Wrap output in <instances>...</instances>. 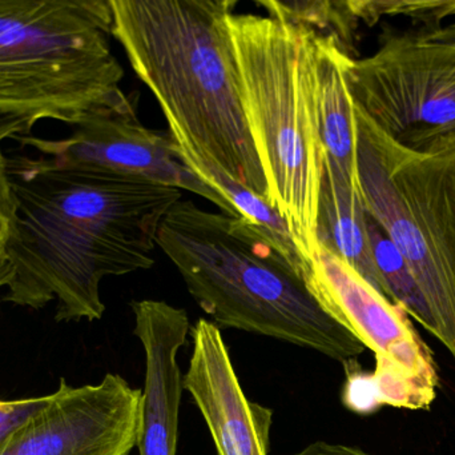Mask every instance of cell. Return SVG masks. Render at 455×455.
I'll return each mask as SVG.
<instances>
[{
    "label": "cell",
    "mask_w": 455,
    "mask_h": 455,
    "mask_svg": "<svg viewBox=\"0 0 455 455\" xmlns=\"http://www.w3.org/2000/svg\"><path fill=\"white\" fill-rule=\"evenodd\" d=\"M256 4L264 7L272 18L307 27L318 37H331L349 53L347 48L352 45L353 31L358 21L349 2L259 0Z\"/></svg>",
    "instance_id": "17"
},
{
    "label": "cell",
    "mask_w": 455,
    "mask_h": 455,
    "mask_svg": "<svg viewBox=\"0 0 455 455\" xmlns=\"http://www.w3.org/2000/svg\"><path fill=\"white\" fill-rule=\"evenodd\" d=\"M59 165L103 168L175 187L210 200L228 215L241 216L220 192L205 184L184 163L170 133L149 130L138 115L96 118L77 126L64 139H44L31 134L13 138Z\"/></svg>",
    "instance_id": "9"
},
{
    "label": "cell",
    "mask_w": 455,
    "mask_h": 455,
    "mask_svg": "<svg viewBox=\"0 0 455 455\" xmlns=\"http://www.w3.org/2000/svg\"><path fill=\"white\" fill-rule=\"evenodd\" d=\"M347 82L355 106L405 146L455 127V48L389 35L373 55L347 59Z\"/></svg>",
    "instance_id": "7"
},
{
    "label": "cell",
    "mask_w": 455,
    "mask_h": 455,
    "mask_svg": "<svg viewBox=\"0 0 455 455\" xmlns=\"http://www.w3.org/2000/svg\"><path fill=\"white\" fill-rule=\"evenodd\" d=\"M291 455H373L363 451L357 446L347 443H328V441H315L302 448L301 451Z\"/></svg>",
    "instance_id": "21"
},
{
    "label": "cell",
    "mask_w": 455,
    "mask_h": 455,
    "mask_svg": "<svg viewBox=\"0 0 455 455\" xmlns=\"http://www.w3.org/2000/svg\"><path fill=\"white\" fill-rule=\"evenodd\" d=\"M7 170L16 222L3 299L35 310L55 301L59 322L101 320V282L154 266L160 224L183 198L175 187L47 157H10Z\"/></svg>",
    "instance_id": "1"
},
{
    "label": "cell",
    "mask_w": 455,
    "mask_h": 455,
    "mask_svg": "<svg viewBox=\"0 0 455 455\" xmlns=\"http://www.w3.org/2000/svg\"><path fill=\"white\" fill-rule=\"evenodd\" d=\"M417 35L427 42L455 48V21L446 26L433 27V28L429 27L425 31L417 32Z\"/></svg>",
    "instance_id": "23"
},
{
    "label": "cell",
    "mask_w": 455,
    "mask_h": 455,
    "mask_svg": "<svg viewBox=\"0 0 455 455\" xmlns=\"http://www.w3.org/2000/svg\"><path fill=\"white\" fill-rule=\"evenodd\" d=\"M449 151H455V146L453 147V149L449 150Z\"/></svg>",
    "instance_id": "25"
},
{
    "label": "cell",
    "mask_w": 455,
    "mask_h": 455,
    "mask_svg": "<svg viewBox=\"0 0 455 455\" xmlns=\"http://www.w3.org/2000/svg\"><path fill=\"white\" fill-rule=\"evenodd\" d=\"M305 282L320 304L376 357V370H395L437 392V363L409 315L320 245Z\"/></svg>",
    "instance_id": "10"
},
{
    "label": "cell",
    "mask_w": 455,
    "mask_h": 455,
    "mask_svg": "<svg viewBox=\"0 0 455 455\" xmlns=\"http://www.w3.org/2000/svg\"><path fill=\"white\" fill-rule=\"evenodd\" d=\"M133 334L144 352L143 409L139 455H178L183 371L179 353L191 331L188 313L164 301L131 304Z\"/></svg>",
    "instance_id": "12"
},
{
    "label": "cell",
    "mask_w": 455,
    "mask_h": 455,
    "mask_svg": "<svg viewBox=\"0 0 455 455\" xmlns=\"http://www.w3.org/2000/svg\"><path fill=\"white\" fill-rule=\"evenodd\" d=\"M48 395L23 400H0V443L47 403Z\"/></svg>",
    "instance_id": "19"
},
{
    "label": "cell",
    "mask_w": 455,
    "mask_h": 455,
    "mask_svg": "<svg viewBox=\"0 0 455 455\" xmlns=\"http://www.w3.org/2000/svg\"><path fill=\"white\" fill-rule=\"evenodd\" d=\"M8 278H10V269L0 272V288H5V285H7L8 282Z\"/></svg>",
    "instance_id": "24"
},
{
    "label": "cell",
    "mask_w": 455,
    "mask_h": 455,
    "mask_svg": "<svg viewBox=\"0 0 455 455\" xmlns=\"http://www.w3.org/2000/svg\"><path fill=\"white\" fill-rule=\"evenodd\" d=\"M141 409L143 390L119 374L83 386L61 378L47 403L0 443V455H130Z\"/></svg>",
    "instance_id": "8"
},
{
    "label": "cell",
    "mask_w": 455,
    "mask_h": 455,
    "mask_svg": "<svg viewBox=\"0 0 455 455\" xmlns=\"http://www.w3.org/2000/svg\"><path fill=\"white\" fill-rule=\"evenodd\" d=\"M357 13L360 20L376 23L382 16L403 15L414 20L427 21L433 27L440 26L441 20L455 15V2H365L358 0Z\"/></svg>",
    "instance_id": "18"
},
{
    "label": "cell",
    "mask_w": 455,
    "mask_h": 455,
    "mask_svg": "<svg viewBox=\"0 0 455 455\" xmlns=\"http://www.w3.org/2000/svg\"><path fill=\"white\" fill-rule=\"evenodd\" d=\"M317 238L321 246L387 297L371 254L361 191L326 157L318 200Z\"/></svg>",
    "instance_id": "14"
},
{
    "label": "cell",
    "mask_w": 455,
    "mask_h": 455,
    "mask_svg": "<svg viewBox=\"0 0 455 455\" xmlns=\"http://www.w3.org/2000/svg\"><path fill=\"white\" fill-rule=\"evenodd\" d=\"M235 0H109L111 35L156 99L181 157L267 198L229 34Z\"/></svg>",
    "instance_id": "2"
},
{
    "label": "cell",
    "mask_w": 455,
    "mask_h": 455,
    "mask_svg": "<svg viewBox=\"0 0 455 455\" xmlns=\"http://www.w3.org/2000/svg\"><path fill=\"white\" fill-rule=\"evenodd\" d=\"M32 125L29 120L23 118L8 117L0 115V143L5 139H13L23 134H31Z\"/></svg>",
    "instance_id": "22"
},
{
    "label": "cell",
    "mask_w": 455,
    "mask_h": 455,
    "mask_svg": "<svg viewBox=\"0 0 455 455\" xmlns=\"http://www.w3.org/2000/svg\"><path fill=\"white\" fill-rule=\"evenodd\" d=\"M16 222V202L8 178L7 157L0 146V242H7Z\"/></svg>",
    "instance_id": "20"
},
{
    "label": "cell",
    "mask_w": 455,
    "mask_h": 455,
    "mask_svg": "<svg viewBox=\"0 0 455 455\" xmlns=\"http://www.w3.org/2000/svg\"><path fill=\"white\" fill-rule=\"evenodd\" d=\"M229 34L267 202L288 224L307 270L320 248L318 200L325 160L313 88L315 32L272 16L233 13Z\"/></svg>",
    "instance_id": "4"
},
{
    "label": "cell",
    "mask_w": 455,
    "mask_h": 455,
    "mask_svg": "<svg viewBox=\"0 0 455 455\" xmlns=\"http://www.w3.org/2000/svg\"><path fill=\"white\" fill-rule=\"evenodd\" d=\"M192 353L184 392L199 409L218 455H269L273 410L246 397L220 329L200 318L191 326Z\"/></svg>",
    "instance_id": "11"
},
{
    "label": "cell",
    "mask_w": 455,
    "mask_h": 455,
    "mask_svg": "<svg viewBox=\"0 0 455 455\" xmlns=\"http://www.w3.org/2000/svg\"><path fill=\"white\" fill-rule=\"evenodd\" d=\"M109 0H0V115L77 126L135 114Z\"/></svg>",
    "instance_id": "5"
},
{
    "label": "cell",
    "mask_w": 455,
    "mask_h": 455,
    "mask_svg": "<svg viewBox=\"0 0 455 455\" xmlns=\"http://www.w3.org/2000/svg\"><path fill=\"white\" fill-rule=\"evenodd\" d=\"M355 117L366 213L408 262L429 306L432 334L455 360V151H417L355 106Z\"/></svg>",
    "instance_id": "6"
},
{
    "label": "cell",
    "mask_w": 455,
    "mask_h": 455,
    "mask_svg": "<svg viewBox=\"0 0 455 455\" xmlns=\"http://www.w3.org/2000/svg\"><path fill=\"white\" fill-rule=\"evenodd\" d=\"M366 227L377 272L384 283L387 299L400 306L409 317L433 333L429 306L419 290V283L401 251L381 226L366 213Z\"/></svg>",
    "instance_id": "16"
},
{
    "label": "cell",
    "mask_w": 455,
    "mask_h": 455,
    "mask_svg": "<svg viewBox=\"0 0 455 455\" xmlns=\"http://www.w3.org/2000/svg\"><path fill=\"white\" fill-rule=\"evenodd\" d=\"M157 248L219 329H233L347 365L365 352L310 290L299 270L243 216L179 200L160 224Z\"/></svg>",
    "instance_id": "3"
},
{
    "label": "cell",
    "mask_w": 455,
    "mask_h": 455,
    "mask_svg": "<svg viewBox=\"0 0 455 455\" xmlns=\"http://www.w3.org/2000/svg\"><path fill=\"white\" fill-rule=\"evenodd\" d=\"M313 45V88L321 143L325 157L360 190L355 104L347 82L350 55L331 37L315 34Z\"/></svg>",
    "instance_id": "13"
},
{
    "label": "cell",
    "mask_w": 455,
    "mask_h": 455,
    "mask_svg": "<svg viewBox=\"0 0 455 455\" xmlns=\"http://www.w3.org/2000/svg\"><path fill=\"white\" fill-rule=\"evenodd\" d=\"M181 158L205 184L212 187L229 200L237 213L246 221L251 222L264 235L265 240L272 243L278 253L286 261L291 262V266L299 270L304 277L307 266L297 250V246L294 245L288 224L264 198L241 186L235 179L230 178L220 168L211 163L200 162L189 157Z\"/></svg>",
    "instance_id": "15"
}]
</instances>
